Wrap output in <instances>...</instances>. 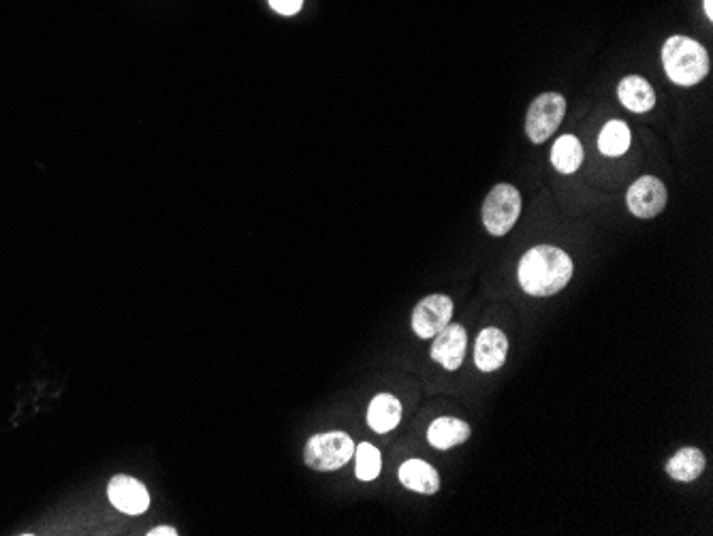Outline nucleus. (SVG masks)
I'll return each instance as SVG.
<instances>
[{
    "label": "nucleus",
    "mask_w": 713,
    "mask_h": 536,
    "mask_svg": "<svg viewBox=\"0 0 713 536\" xmlns=\"http://www.w3.org/2000/svg\"><path fill=\"white\" fill-rule=\"evenodd\" d=\"M519 285L528 295L551 297L573 278V259L558 246H534L519 261Z\"/></svg>",
    "instance_id": "f257e3e1"
},
{
    "label": "nucleus",
    "mask_w": 713,
    "mask_h": 536,
    "mask_svg": "<svg viewBox=\"0 0 713 536\" xmlns=\"http://www.w3.org/2000/svg\"><path fill=\"white\" fill-rule=\"evenodd\" d=\"M662 67L673 84L690 88L709 75V54L699 41L673 35L662 45Z\"/></svg>",
    "instance_id": "f03ea898"
},
{
    "label": "nucleus",
    "mask_w": 713,
    "mask_h": 536,
    "mask_svg": "<svg viewBox=\"0 0 713 536\" xmlns=\"http://www.w3.org/2000/svg\"><path fill=\"white\" fill-rule=\"evenodd\" d=\"M355 455V443L353 438L344 432H327V434H316L312 436L306 449H304V460L312 470H338L348 460Z\"/></svg>",
    "instance_id": "7ed1b4c3"
},
{
    "label": "nucleus",
    "mask_w": 713,
    "mask_h": 536,
    "mask_svg": "<svg viewBox=\"0 0 713 536\" xmlns=\"http://www.w3.org/2000/svg\"><path fill=\"white\" fill-rule=\"evenodd\" d=\"M521 214V195L513 184H498L489 191L483 203V225L485 229L502 238L509 233Z\"/></svg>",
    "instance_id": "20e7f679"
},
{
    "label": "nucleus",
    "mask_w": 713,
    "mask_h": 536,
    "mask_svg": "<svg viewBox=\"0 0 713 536\" xmlns=\"http://www.w3.org/2000/svg\"><path fill=\"white\" fill-rule=\"evenodd\" d=\"M566 116V101L560 92H545L536 97L526 116V135L532 144H545V141L558 131Z\"/></svg>",
    "instance_id": "39448f33"
},
{
    "label": "nucleus",
    "mask_w": 713,
    "mask_h": 536,
    "mask_svg": "<svg viewBox=\"0 0 713 536\" xmlns=\"http://www.w3.org/2000/svg\"><path fill=\"white\" fill-rule=\"evenodd\" d=\"M669 193L667 186L656 176H643L628 188L626 203L628 210L637 218H654L667 208Z\"/></svg>",
    "instance_id": "423d86ee"
},
{
    "label": "nucleus",
    "mask_w": 713,
    "mask_h": 536,
    "mask_svg": "<svg viewBox=\"0 0 713 536\" xmlns=\"http://www.w3.org/2000/svg\"><path fill=\"white\" fill-rule=\"evenodd\" d=\"M453 319V299L447 295H430L421 299L413 312V329L423 340L434 338Z\"/></svg>",
    "instance_id": "0eeeda50"
},
{
    "label": "nucleus",
    "mask_w": 713,
    "mask_h": 536,
    "mask_svg": "<svg viewBox=\"0 0 713 536\" xmlns=\"http://www.w3.org/2000/svg\"><path fill=\"white\" fill-rule=\"evenodd\" d=\"M107 496L109 502L114 504V507L126 515H141L146 513L150 507V492L148 487L126 475H118L112 481H109L107 487Z\"/></svg>",
    "instance_id": "6e6552de"
},
{
    "label": "nucleus",
    "mask_w": 713,
    "mask_h": 536,
    "mask_svg": "<svg viewBox=\"0 0 713 536\" xmlns=\"http://www.w3.org/2000/svg\"><path fill=\"white\" fill-rule=\"evenodd\" d=\"M468 334L462 325H447L436 334L432 344V359L445 370H457L464 364Z\"/></svg>",
    "instance_id": "1a4fd4ad"
},
{
    "label": "nucleus",
    "mask_w": 713,
    "mask_h": 536,
    "mask_svg": "<svg viewBox=\"0 0 713 536\" xmlns=\"http://www.w3.org/2000/svg\"><path fill=\"white\" fill-rule=\"evenodd\" d=\"M509 355V338L498 327L483 329L474 344V364L481 372H496Z\"/></svg>",
    "instance_id": "9d476101"
},
{
    "label": "nucleus",
    "mask_w": 713,
    "mask_h": 536,
    "mask_svg": "<svg viewBox=\"0 0 713 536\" xmlns=\"http://www.w3.org/2000/svg\"><path fill=\"white\" fill-rule=\"evenodd\" d=\"M617 97H620L626 109H630V112L635 114L652 112L656 105V92L641 75L624 77L620 86H617Z\"/></svg>",
    "instance_id": "9b49d317"
},
{
    "label": "nucleus",
    "mask_w": 713,
    "mask_h": 536,
    "mask_svg": "<svg viewBox=\"0 0 713 536\" xmlns=\"http://www.w3.org/2000/svg\"><path fill=\"white\" fill-rule=\"evenodd\" d=\"M470 432L472 430L466 421L455 417H440L430 425V430H427V440H430L432 447L447 451L457 445H464L470 438Z\"/></svg>",
    "instance_id": "f8f14e48"
},
{
    "label": "nucleus",
    "mask_w": 713,
    "mask_h": 536,
    "mask_svg": "<svg viewBox=\"0 0 713 536\" xmlns=\"http://www.w3.org/2000/svg\"><path fill=\"white\" fill-rule=\"evenodd\" d=\"M400 481L417 494H436L440 490L438 470L423 460H408L400 466Z\"/></svg>",
    "instance_id": "ddd939ff"
},
{
    "label": "nucleus",
    "mask_w": 713,
    "mask_h": 536,
    "mask_svg": "<svg viewBox=\"0 0 713 536\" xmlns=\"http://www.w3.org/2000/svg\"><path fill=\"white\" fill-rule=\"evenodd\" d=\"M402 421V404L398 398H393L391 393H380L368 408V425L378 432L387 434L393 428H398V423Z\"/></svg>",
    "instance_id": "4468645a"
},
{
    "label": "nucleus",
    "mask_w": 713,
    "mask_h": 536,
    "mask_svg": "<svg viewBox=\"0 0 713 536\" xmlns=\"http://www.w3.org/2000/svg\"><path fill=\"white\" fill-rule=\"evenodd\" d=\"M667 475L673 479V481H679V483H692L699 479L703 475V470H705V455L701 449H694V447H684V449H679L671 460L667 462Z\"/></svg>",
    "instance_id": "2eb2a0df"
},
{
    "label": "nucleus",
    "mask_w": 713,
    "mask_h": 536,
    "mask_svg": "<svg viewBox=\"0 0 713 536\" xmlns=\"http://www.w3.org/2000/svg\"><path fill=\"white\" fill-rule=\"evenodd\" d=\"M551 163L564 176H570L583 165V146L575 135H562L551 148Z\"/></svg>",
    "instance_id": "dca6fc26"
},
{
    "label": "nucleus",
    "mask_w": 713,
    "mask_h": 536,
    "mask_svg": "<svg viewBox=\"0 0 713 536\" xmlns=\"http://www.w3.org/2000/svg\"><path fill=\"white\" fill-rule=\"evenodd\" d=\"M630 139H632V135H630L628 124L622 120H611L602 126V131L598 135V150L605 156L615 159V156H622L628 152Z\"/></svg>",
    "instance_id": "f3484780"
},
{
    "label": "nucleus",
    "mask_w": 713,
    "mask_h": 536,
    "mask_svg": "<svg viewBox=\"0 0 713 536\" xmlns=\"http://www.w3.org/2000/svg\"><path fill=\"white\" fill-rule=\"evenodd\" d=\"M380 462H383L380 460V451L374 445H355V475L359 481H374L380 475V468H383Z\"/></svg>",
    "instance_id": "a211bd4d"
},
{
    "label": "nucleus",
    "mask_w": 713,
    "mask_h": 536,
    "mask_svg": "<svg viewBox=\"0 0 713 536\" xmlns=\"http://www.w3.org/2000/svg\"><path fill=\"white\" fill-rule=\"evenodd\" d=\"M269 7H272L276 13L291 18V15H297L301 7H304V0H269Z\"/></svg>",
    "instance_id": "6ab92c4d"
},
{
    "label": "nucleus",
    "mask_w": 713,
    "mask_h": 536,
    "mask_svg": "<svg viewBox=\"0 0 713 536\" xmlns=\"http://www.w3.org/2000/svg\"><path fill=\"white\" fill-rule=\"evenodd\" d=\"M150 536H176V528H171V526H158V528H152L148 532Z\"/></svg>",
    "instance_id": "aec40b11"
},
{
    "label": "nucleus",
    "mask_w": 713,
    "mask_h": 536,
    "mask_svg": "<svg viewBox=\"0 0 713 536\" xmlns=\"http://www.w3.org/2000/svg\"><path fill=\"white\" fill-rule=\"evenodd\" d=\"M703 9H705L707 20H713V0H703Z\"/></svg>",
    "instance_id": "412c9836"
}]
</instances>
